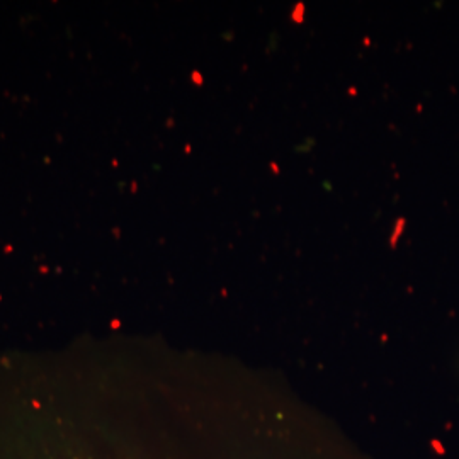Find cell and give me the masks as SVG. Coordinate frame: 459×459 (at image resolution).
I'll use <instances>...</instances> for the list:
<instances>
[{"label":"cell","instance_id":"cell-1","mask_svg":"<svg viewBox=\"0 0 459 459\" xmlns=\"http://www.w3.org/2000/svg\"><path fill=\"white\" fill-rule=\"evenodd\" d=\"M0 459H305L284 402L0 398Z\"/></svg>","mask_w":459,"mask_h":459}]
</instances>
